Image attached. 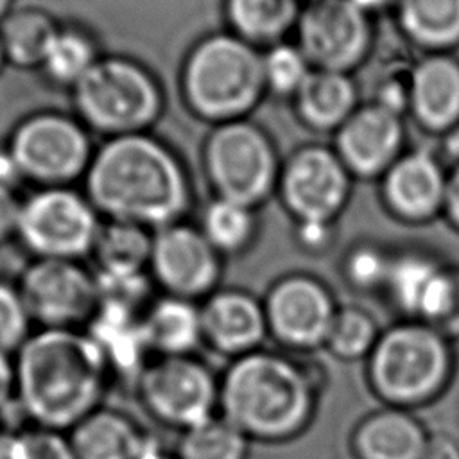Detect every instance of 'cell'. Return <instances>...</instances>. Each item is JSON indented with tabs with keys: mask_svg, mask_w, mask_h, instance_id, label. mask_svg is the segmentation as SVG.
<instances>
[{
	"mask_svg": "<svg viewBox=\"0 0 459 459\" xmlns=\"http://www.w3.org/2000/svg\"><path fill=\"white\" fill-rule=\"evenodd\" d=\"M81 185L104 221L151 231L185 221L194 201L183 158L152 131L102 140Z\"/></svg>",
	"mask_w": 459,
	"mask_h": 459,
	"instance_id": "1",
	"label": "cell"
},
{
	"mask_svg": "<svg viewBox=\"0 0 459 459\" xmlns=\"http://www.w3.org/2000/svg\"><path fill=\"white\" fill-rule=\"evenodd\" d=\"M14 400L36 425L72 430L99 409L109 375L102 342L79 328H41L13 355Z\"/></svg>",
	"mask_w": 459,
	"mask_h": 459,
	"instance_id": "2",
	"label": "cell"
},
{
	"mask_svg": "<svg viewBox=\"0 0 459 459\" xmlns=\"http://www.w3.org/2000/svg\"><path fill=\"white\" fill-rule=\"evenodd\" d=\"M265 90L262 52L230 30L195 41L179 68L185 108L213 126L244 118Z\"/></svg>",
	"mask_w": 459,
	"mask_h": 459,
	"instance_id": "3",
	"label": "cell"
},
{
	"mask_svg": "<svg viewBox=\"0 0 459 459\" xmlns=\"http://www.w3.org/2000/svg\"><path fill=\"white\" fill-rule=\"evenodd\" d=\"M72 113L106 138L151 133L167 108L158 74L129 54H106L70 90Z\"/></svg>",
	"mask_w": 459,
	"mask_h": 459,
	"instance_id": "4",
	"label": "cell"
},
{
	"mask_svg": "<svg viewBox=\"0 0 459 459\" xmlns=\"http://www.w3.org/2000/svg\"><path fill=\"white\" fill-rule=\"evenodd\" d=\"M221 398L228 421L255 434H285L307 412V389L299 373L265 355L237 362L224 380Z\"/></svg>",
	"mask_w": 459,
	"mask_h": 459,
	"instance_id": "5",
	"label": "cell"
},
{
	"mask_svg": "<svg viewBox=\"0 0 459 459\" xmlns=\"http://www.w3.org/2000/svg\"><path fill=\"white\" fill-rule=\"evenodd\" d=\"M5 142L32 188L82 183L97 149L90 129L72 111L61 109L27 113Z\"/></svg>",
	"mask_w": 459,
	"mask_h": 459,
	"instance_id": "6",
	"label": "cell"
},
{
	"mask_svg": "<svg viewBox=\"0 0 459 459\" xmlns=\"http://www.w3.org/2000/svg\"><path fill=\"white\" fill-rule=\"evenodd\" d=\"M102 217L82 188L43 186L22 197L18 246L30 260L90 258Z\"/></svg>",
	"mask_w": 459,
	"mask_h": 459,
	"instance_id": "7",
	"label": "cell"
},
{
	"mask_svg": "<svg viewBox=\"0 0 459 459\" xmlns=\"http://www.w3.org/2000/svg\"><path fill=\"white\" fill-rule=\"evenodd\" d=\"M201 163L215 197L249 208L276 190L281 169L273 142L244 118L213 126L203 142Z\"/></svg>",
	"mask_w": 459,
	"mask_h": 459,
	"instance_id": "8",
	"label": "cell"
},
{
	"mask_svg": "<svg viewBox=\"0 0 459 459\" xmlns=\"http://www.w3.org/2000/svg\"><path fill=\"white\" fill-rule=\"evenodd\" d=\"M16 285L41 328H77L91 321L100 305L95 273L75 260H29Z\"/></svg>",
	"mask_w": 459,
	"mask_h": 459,
	"instance_id": "9",
	"label": "cell"
},
{
	"mask_svg": "<svg viewBox=\"0 0 459 459\" xmlns=\"http://www.w3.org/2000/svg\"><path fill=\"white\" fill-rule=\"evenodd\" d=\"M296 36L312 68L348 74L368 56L369 14L350 0H308L298 18Z\"/></svg>",
	"mask_w": 459,
	"mask_h": 459,
	"instance_id": "10",
	"label": "cell"
},
{
	"mask_svg": "<svg viewBox=\"0 0 459 459\" xmlns=\"http://www.w3.org/2000/svg\"><path fill=\"white\" fill-rule=\"evenodd\" d=\"M350 178L333 149L305 145L281 165L276 190L296 221L333 222L348 203Z\"/></svg>",
	"mask_w": 459,
	"mask_h": 459,
	"instance_id": "11",
	"label": "cell"
},
{
	"mask_svg": "<svg viewBox=\"0 0 459 459\" xmlns=\"http://www.w3.org/2000/svg\"><path fill=\"white\" fill-rule=\"evenodd\" d=\"M138 394L156 420L186 430L212 418L215 385L210 373L186 355L160 357L138 375Z\"/></svg>",
	"mask_w": 459,
	"mask_h": 459,
	"instance_id": "12",
	"label": "cell"
},
{
	"mask_svg": "<svg viewBox=\"0 0 459 459\" xmlns=\"http://www.w3.org/2000/svg\"><path fill=\"white\" fill-rule=\"evenodd\" d=\"M221 256L197 226L179 221L154 231L147 273L165 296L192 301L215 287Z\"/></svg>",
	"mask_w": 459,
	"mask_h": 459,
	"instance_id": "13",
	"label": "cell"
},
{
	"mask_svg": "<svg viewBox=\"0 0 459 459\" xmlns=\"http://www.w3.org/2000/svg\"><path fill=\"white\" fill-rule=\"evenodd\" d=\"M446 355L441 341L423 328H398L384 337L375 355L378 387L398 400H416L441 380Z\"/></svg>",
	"mask_w": 459,
	"mask_h": 459,
	"instance_id": "14",
	"label": "cell"
},
{
	"mask_svg": "<svg viewBox=\"0 0 459 459\" xmlns=\"http://www.w3.org/2000/svg\"><path fill=\"white\" fill-rule=\"evenodd\" d=\"M405 129L402 115L368 102L335 131L333 151L351 176H382L403 152Z\"/></svg>",
	"mask_w": 459,
	"mask_h": 459,
	"instance_id": "15",
	"label": "cell"
},
{
	"mask_svg": "<svg viewBox=\"0 0 459 459\" xmlns=\"http://www.w3.org/2000/svg\"><path fill=\"white\" fill-rule=\"evenodd\" d=\"M446 176L439 158L427 151L403 152L382 174L387 210L407 222H423L443 212Z\"/></svg>",
	"mask_w": 459,
	"mask_h": 459,
	"instance_id": "16",
	"label": "cell"
},
{
	"mask_svg": "<svg viewBox=\"0 0 459 459\" xmlns=\"http://www.w3.org/2000/svg\"><path fill=\"white\" fill-rule=\"evenodd\" d=\"M267 314L274 330L294 344L325 339L335 319L326 290L305 276H290L278 283L269 296Z\"/></svg>",
	"mask_w": 459,
	"mask_h": 459,
	"instance_id": "17",
	"label": "cell"
},
{
	"mask_svg": "<svg viewBox=\"0 0 459 459\" xmlns=\"http://www.w3.org/2000/svg\"><path fill=\"white\" fill-rule=\"evenodd\" d=\"M409 111L416 122L443 134L459 124V61L445 52L421 57L411 72Z\"/></svg>",
	"mask_w": 459,
	"mask_h": 459,
	"instance_id": "18",
	"label": "cell"
},
{
	"mask_svg": "<svg viewBox=\"0 0 459 459\" xmlns=\"http://www.w3.org/2000/svg\"><path fill=\"white\" fill-rule=\"evenodd\" d=\"M68 439L77 459H142L152 448L134 420L100 407L79 421Z\"/></svg>",
	"mask_w": 459,
	"mask_h": 459,
	"instance_id": "19",
	"label": "cell"
},
{
	"mask_svg": "<svg viewBox=\"0 0 459 459\" xmlns=\"http://www.w3.org/2000/svg\"><path fill=\"white\" fill-rule=\"evenodd\" d=\"M357 97L348 74L312 68L292 100L303 124L316 131H337L357 109Z\"/></svg>",
	"mask_w": 459,
	"mask_h": 459,
	"instance_id": "20",
	"label": "cell"
},
{
	"mask_svg": "<svg viewBox=\"0 0 459 459\" xmlns=\"http://www.w3.org/2000/svg\"><path fill=\"white\" fill-rule=\"evenodd\" d=\"M104 56L97 32L79 20H61L38 68L41 79L57 90H72Z\"/></svg>",
	"mask_w": 459,
	"mask_h": 459,
	"instance_id": "21",
	"label": "cell"
},
{
	"mask_svg": "<svg viewBox=\"0 0 459 459\" xmlns=\"http://www.w3.org/2000/svg\"><path fill=\"white\" fill-rule=\"evenodd\" d=\"M140 335L142 342L161 357H181L203 335L201 310L190 299L163 294L143 308Z\"/></svg>",
	"mask_w": 459,
	"mask_h": 459,
	"instance_id": "22",
	"label": "cell"
},
{
	"mask_svg": "<svg viewBox=\"0 0 459 459\" xmlns=\"http://www.w3.org/2000/svg\"><path fill=\"white\" fill-rule=\"evenodd\" d=\"M203 335L222 350L255 344L264 332L260 307L242 292H215L201 310Z\"/></svg>",
	"mask_w": 459,
	"mask_h": 459,
	"instance_id": "23",
	"label": "cell"
},
{
	"mask_svg": "<svg viewBox=\"0 0 459 459\" xmlns=\"http://www.w3.org/2000/svg\"><path fill=\"white\" fill-rule=\"evenodd\" d=\"M154 231L126 222L102 221L90 258L99 276L147 274Z\"/></svg>",
	"mask_w": 459,
	"mask_h": 459,
	"instance_id": "24",
	"label": "cell"
},
{
	"mask_svg": "<svg viewBox=\"0 0 459 459\" xmlns=\"http://www.w3.org/2000/svg\"><path fill=\"white\" fill-rule=\"evenodd\" d=\"M48 9L39 5H16L0 20V39L7 66L38 72L59 27Z\"/></svg>",
	"mask_w": 459,
	"mask_h": 459,
	"instance_id": "25",
	"label": "cell"
},
{
	"mask_svg": "<svg viewBox=\"0 0 459 459\" xmlns=\"http://www.w3.org/2000/svg\"><path fill=\"white\" fill-rule=\"evenodd\" d=\"M298 0H224L230 32L253 47H273L298 23Z\"/></svg>",
	"mask_w": 459,
	"mask_h": 459,
	"instance_id": "26",
	"label": "cell"
},
{
	"mask_svg": "<svg viewBox=\"0 0 459 459\" xmlns=\"http://www.w3.org/2000/svg\"><path fill=\"white\" fill-rule=\"evenodd\" d=\"M394 9L409 41L432 52L459 45V0H398Z\"/></svg>",
	"mask_w": 459,
	"mask_h": 459,
	"instance_id": "27",
	"label": "cell"
},
{
	"mask_svg": "<svg viewBox=\"0 0 459 459\" xmlns=\"http://www.w3.org/2000/svg\"><path fill=\"white\" fill-rule=\"evenodd\" d=\"M359 445L366 459H421L427 446L420 427L402 414H382L368 421Z\"/></svg>",
	"mask_w": 459,
	"mask_h": 459,
	"instance_id": "28",
	"label": "cell"
},
{
	"mask_svg": "<svg viewBox=\"0 0 459 459\" xmlns=\"http://www.w3.org/2000/svg\"><path fill=\"white\" fill-rule=\"evenodd\" d=\"M197 228L221 255L237 253L251 242L256 231L255 208L213 195L204 204Z\"/></svg>",
	"mask_w": 459,
	"mask_h": 459,
	"instance_id": "29",
	"label": "cell"
},
{
	"mask_svg": "<svg viewBox=\"0 0 459 459\" xmlns=\"http://www.w3.org/2000/svg\"><path fill=\"white\" fill-rule=\"evenodd\" d=\"M439 271L441 267L430 256L420 251H403L391 256L385 285L400 307L420 314L423 299Z\"/></svg>",
	"mask_w": 459,
	"mask_h": 459,
	"instance_id": "30",
	"label": "cell"
},
{
	"mask_svg": "<svg viewBox=\"0 0 459 459\" xmlns=\"http://www.w3.org/2000/svg\"><path fill=\"white\" fill-rule=\"evenodd\" d=\"M244 439L228 420H213L186 429L179 443V459H240Z\"/></svg>",
	"mask_w": 459,
	"mask_h": 459,
	"instance_id": "31",
	"label": "cell"
},
{
	"mask_svg": "<svg viewBox=\"0 0 459 459\" xmlns=\"http://www.w3.org/2000/svg\"><path fill=\"white\" fill-rule=\"evenodd\" d=\"M265 88L281 97H294L312 66L294 43L280 41L262 54Z\"/></svg>",
	"mask_w": 459,
	"mask_h": 459,
	"instance_id": "32",
	"label": "cell"
},
{
	"mask_svg": "<svg viewBox=\"0 0 459 459\" xmlns=\"http://www.w3.org/2000/svg\"><path fill=\"white\" fill-rule=\"evenodd\" d=\"M0 459H77L68 436L57 430L32 427L5 434Z\"/></svg>",
	"mask_w": 459,
	"mask_h": 459,
	"instance_id": "33",
	"label": "cell"
},
{
	"mask_svg": "<svg viewBox=\"0 0 459 459\" xmlns=\"http://www.w3.org/2000/svg\"><path fill=\"white\" fill-rule=\"evenodd\" d=\"M30 323L18 285L0 278V351L14 355L32 333Z\"/></svg>",
	"mask_w": 459,
	"mask_h": 459,
	"instance_id": "34",
	"label": "cell"
},
{
	"mask_svg": "<svg viewBox=\"0 0 459 459\" xmlns=\"http://www.w3.org/2000/svg\"><path fill=\"white\" fill-rule=\"evenodd\" d=\"M391 256L375 244H357L344 258V273L359 287H375L387 278Z\"/></svg>",
	"mask_w": 459,
	"mask_h": 459,
	"instance_id": "35",
	"label": "cell"
},
{
	"mask_svg": "<svg viewBox=\"0 0 459 459\" xmlns=\"http://www.w3.org/2000/svg\"><path fill=\"white\" fill-rule=\"evenodd\" d=\"M373 333V325L364 314L348 310L333 319L328 337L337 353L355 357L369 346Z\"/></svg>",
	"mask_w": 459,
	"mask_h": 459,
	"instance_id": "36",
	"label": "cell"
},
{
	"mask_svg": "<svg viewBox=\"0 0 459 459\" xmlns=\"http://www.w3.org/2000/svg\"><path fill=\"white\" fill-rule=\"evenodd\" d=\"M20 206V194L0 186V247L16 240Z\"/></svg>",
	"mask_w": 459,
	"mask_h": 459,
	"instance_id": "37",
	"label": "cell"
},
{
	"mask_svg": "<svg viewBox=\"0 0 459 459\" xmlns=\"http://www.w3.org/2000/svg\"><path fill=\"white\" fill-rule=\"evenodd\" d=\"M333 222L330 221H298L296 228V237L298 242L305 249H314L319 251L326 246H330L332 237H333Z\"/></svg>",
	"mask_w": 459,
	"mask_h": 459,
	"instance_id": "38",
	"label": "cell"
},
{
	"mask_svg": "<svg viewBox=\"0 0 459 459\" xmlns=\"http://www.w3.org/2000/svg\"><path fill=\"white\" fill-rule=\"evenodd\" d=\"M22 185H27L23 179V174L7 142H4L0 143V186L18 192Z\"/></svg>",
	"mask_w": 459,
	"mask_h": 459,
	"instance_id": "39",
	"label": "cell"
},
{
	"mask_svg": "<svg viewBox=\"0 0 459 459\" xmlns=\"http://www.w3.org/2000/svg\"><path fill=\"white\" fill-rule=\"evenodd\" d=\"M16 391V375H14V359L9 353L0 351V409L14 400Z\"/></svg>",
	"mask_w": 459,
	"mask_h": 459,
	"instance_id": "40",
	"label": "cell"
},
{
	"mask_svg": "<svg viewBox=\"0 0 459 459\" xmlns=\"http://www.w3.org/2000/svg\"><path fill=\"white\" fill-rule=\"evenodd\" d=\"M443 212L446 213V219L459 230V165L452 167V170L446 176V194H445V204Z\"/></svg>",
	"mask_w": 459,
	"mask_h": 459,
	"instance_id": "41",
	"label": "cell"
},
{
	"mask_svg": "<svg viewBox=\"0 0 459 459\" xmlns=\"http://www.w3.org/2000/svg\"><path fill=\"white\" fill-rule=\"evenodd\" d=\"M441 152L445 160H450L452 165H459V124L450 127L441 134Z\"/></svg>",
	"mask_w": 459,
	"mask_h": 459,
	"instance_id": "42",
	"label": "cell"
},
{
	"mask_svg": "<svg viewBox=\"0 0 459 459\" xmlns=\"http://www.w3.org/2000/svg\"><path fill=\"white\" fill-rule=\"evenodd\" d=\"M421 459H459V452L450 441L436 439L425 446Z\"/></svg>",
	"mask_w": 459,
	"mask_h": 459,
	"instance_id": "43",
	"label": "cell"
},
{
	"mask_svg": "<svg viewBox=\"0 0 459 459\" xmlns=\"http://www.w3.org/2000/svg\"><path fill=\"white\" fill-rule=\"evenodd\" d=\"M350 2H353L366 14H373V13L384 11L387 7H396V4H398V0H350Z\"/></svg>",
	"mask_w": 459,
	"mask_h": 459,
	"instance_id": "44",
	"label": "cell"
},
{
	"mask_svg": "<svg viewBox=\"0 0 459 459\" xmlns=\"http://www.w3.org/2000/svg\"><path fill=\"white\" fill-rule=\"evenodd\" d=\"M454 274H455V301L450 316L445 321V326L452 330H459V271H454Z\"/></svg>",
	"mask_w": 459,
	"mask_h": 459,
	"instance_id": "45",
	"label": "cell"
},
{
	"mask_svg": "<svg viewBox=\"0 0 459 459\" xmlns=\"http://www.w3.org/2000/svg\"><path fill=\"white\" fill-rule=\"evenodd\" d=\"M16 7L14 0H0V20Z\"/></svg>",
	"mask_w": 459,
	"mask_h": 459,
	"instance_id": "46",
	"label": "cell"
},
{
	"mask_svg": "<svg viewBox=\"0 0 459 459\" xmlns=\"http://www.w3.org/2000/svg\"><path fill=\"white\" fill-rule=\"evenodd\" d=\"M142 459H174V457H169V455H165V454H161L160 450H156L154 446L142 457Z\"/></svg>",
	"mask_w": 459,
	"mask_h": 459,
	"instance_id": "47",
	"label": "cell"
},
{
	"mask_svg": "<svg viewBox=\"0 0 459 459\" xmlns=\"http://www.w3.org/2000/svg\"><path fill=\"white\" fill-rule=\"evenodd\" d=\"M7 66V59H5V52H4V45H2V39H0V74L4 72V68Z\"/></svg>",
	"mask_w": 459,
	"mask_h": 459,
	"instance_id": "48",
	"label": "cell"
},
{
	"mask_svg": "<svg viewBox=\"0 0 459 459\" xmlns=\"http://www.w3.org/2000/svg\"><path fill=\"white\" fill-rule=\"evenodd\" d=\"M4 439H5V434L0 432V455H2V446H4Z\"/></svg>",
	"mask_w": 459,
	"mask_h": 459,
	"instance_id": "49",
	"label": "cell"
}]
</instances>
